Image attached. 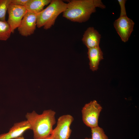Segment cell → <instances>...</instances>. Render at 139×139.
<instances>
[{
  "label": "cell",
  "mask_w": 139,
  "mask_h": 139,
  "mask_svg": "<svg viewBox=\"0 0 139 139\" xmlns=\"http://www.w3.org/2000/svg\"><path fill=\"white\" fill-rule=\"evenodd\" d=\"M63 16L71 21L82 23L87 21L97 7L105 8L101 0H73L67 3Z\"/></svg>",
  "instance_id": "6da1fadb"
},
{
  "label": "cell",
  "mask_w": 139,
  "mask_h": 139,
  "mask_svg": "<svg viewBox=\"0 0 139 139\" xmlns=\"http://www.w3.org/2000/svg\"><path fill=\"white\" fill-rule=\"evenodd\" d=\"M56 112L51 109L44 110L40 114L34 111L25 115L33 133L34 139H45L50 136L56 123Z\"/></svg>",
  "instance_id": "7a4b0ae2"
},
{
  "label": "cell",
  "mask_w": 139,
  "mask_h": 139,
  "mask_svg": "<svg viewBox=\"0 0 139 139\" xmlns=\"http://www.w3.org/2000/svg\"><path fill=\"white\" fill-rule=\"evenodd\" d=\"M67 4L60 0H53L49 5L37 14V27L47 30L54 24L58 15L66 9Z\"/></svg>",
  "instance_id": "3957f363"
},
{
  "label": "cell",
  "mask_w": 139,
  "mask_h": 139,
  "mask_svg": "<svg viewBox=\"0 0 139 139\" xmlns=\"http://www.w3.org/2000/svg\"><path fill=\"white\" fill-rule=\"evenodd\" d=\"M102 108L95 100L86 104L81 110L84 123L91 128L98 126V119Z\"/></svg>",
  "instance_id": "277c9868"
},
{
  "label": "cell",
  "mask_w": 139,
  "mask_h": 139,
  "mask_svg": "<svg viewBox=\"0 0 139 139\" xmlns=\"http://www.w3.org/2000/svg\"><path fill=\"white\" fill-rule=\"evenodd\" d=\"M74 120L73 117L70 114L59 117L50 136L53 139H69L72 132L71 125Z\"/></svg>",
  "instance_id": "5b68a950"
},
{
  "label": "cell",
  "mask_w": 139,
  "mask_h": 139,
  "mask_svg": "<svg viewBox=\"0 0 139 139\" xmlns=\"http://www.w3.org/2000/svg\"><path fill=\"white\" fill-rule=\"evenodd\" d=\"M134 23L127 16H120L114 23V25L121 40L125 42L128 40L133 30Z\"/></svg>",
  "instance_id": "8992f818"
},
{
  "label": "cell",
  "mask_w": 139,
  "mask_h": 139,
  "mask_svg": "<svg viewBox=\"0 0 139 139\" xmlns=\"http://www.w3.org/2000/svg\"><path fill=\"white\" fill-rule=\"evenodd\" d=\"M7 11L8 16L7 22L11 27L12 33H13L20 25L27 11L24 6L16 5L11 3Z\"/></svg>",
  "instance_id": "52a82bcc"
},
{
  "label": "cell",
  "mask_w": 139,
  "mask_h": 139,
  "mask_svg": "<svg viewBox=\"0 0 139 139\" xmlns=\"http://www.w3.org/2000/svg\"><path fill=\"white\" fill-rule=\"evenodd\" d=\"M36 26L37 14L27 11L18 28L20 34L27 37L34 33Z\"/></svg>",
  "instance_id": "ba28073f"
},
{
  "label": "cell",
  "mask_w": 139,
  "mask_h": 139,
  "mask_svg": "<svg viewBox=\"0 0 139 139\" xmlns=\"http://www.w3.org/2000/svg\"><path fill=\"white\" fill-rule=\"evenodd\" d=\"M31 129L28 121L24 120L15 123L6 133L0 134V139H12L21 136L25 131Z\"/></svg>",
  "instance_id": "9c48e42d"
},
{
  "label": "cell",
  "mask_w": 139,
  "mask_h": 139,
  "mask_svg": "<svg viewBox=\"0 0 139 139\" xmlns=\"http://www.w3.org/2000/svg\"><path fill=\"white\" fill-rule=\"evenodd\" d=\"M101 35L93 27L88 28L85 31L82 40L88 49L99 46Z\"/></svg>",
  "instance_id": "30bf717a"
},
{
  "label": "cell",
  "mask_w": 139,
  "mask_h": 139,
  "mask_svg": "<svg viewBox=\"0 0 139 139\" xmlns=\"http://www.w3.org/2000/svg\"><path fill=\"white\" fill-rule=\"evenodd\" d=\"M88 57L90 69L93 71L98 68L100 61L103 59V53L99 46L88 49Z\"/></svg>",
  "instance_id": "8fae6325"
},
{
  "label": "cell",
  "mask_w": 139,
  "mask_h": 139,
  "mask_svg": "<svg viewBox=\"0 0 139 139\" xmlns=\"http://www.w3.org/2000/svg\"><path fill=\"white\" fill-rule=\"evenodd\" d=\"M51 0H29L24 6L27 11L37 14L42 11L44 7L49 4Z\"/></svg>",
  "instance_id": "7c38bea8"
},
{
  "label": "cell",
  "mask_w": 139,
  "mask_h": 139,
  "mask_svg": "<svg viewBox=\"0 0 139 139\" xmlns=\"http://www.w3.org/2000/svg\"><path fill=\"white\" fill-rule=\"evenodd\" d=\"M11 33V27L7 22L0 20V40H6Z\"/></svg>",
  "instance_id": "4fadbf2b"
},
{
  "label": "cell",
  "mask_w": 139,
  "mask_h": 139,
  "mask_svg": "<svg viewBox=\"0 0 139 139\" xmlns=\"http://www.w3.org/2000/svg\"><path fill=\"white\" fill-rule=\"evenodd\" d=\"M91 128L92 135L91 139H108L101 128L98 126Z\"/></svg>",
  "instance_id": "5bb4252c"
},
{
  "label": "cell",
  "mask_w": 139,
  "mask_h": 139,
  "mask_svg": "<svg viewBox=\"0 0 139 139\" xmlns=\"http://www.w3.org/2000/svg\"><path fill=\"white\" fill-rule=\"evenodd\" d=\"M11 0H0V20L5 21L6 11Z\"/></svg>",
  "instance_id": "9a60e30c"
},
{
  "label": "cell",
  "mask_w": 139,
  "mask_h": 139,
  "mask_svg": "<svg viewBox=\"0 0 139 139\" xmlns=\"http://www.w3.org/2000/svg\"><path fill=\"white\" fill-rule=\"evenodd\" d=\"M118 1L120 6V16L126 15V13L125 7V4L126 0H118Z\"/></svg>",
  "instance_id": "2e32d148"
},
{
  "label": "cell",
  "mask_w": 139,
  "mask_h": 139,
  "mask_svg": "<svg viewBox=\"0 0 139 139\" xmlns=\"http://www.w3.org/2000/svg\"><path fill=\"white\" fill-rule=\"evenodd\" d=\"M29 0H11L12 4L21 6H25Z\"/></svg>",
  "instance_id": "e0dca14e"
},
{
  "label": "cell",
  "mask_w": 139,
  "mask_h": 139,
  "mask_svg": "<svg viewBox=\"0 0 139 139\" xmlns=\"http://www.w3.org/2000/svg\"><path fill=\"white\" fill-rule=\"evenodd\" d=\"M15 139H24V137L22 136H21L17 137Z\"/></svg>",
  "instance_id": "ac0fdd59"
},
{
  "label": "cell",
  "mask_w": 139,
  "mask_h": 139,
  "mask_svg": "<svg viewBox=\"0 0 139 139\" xmlns=\"http://www.w3.org/2000/svg\"><path fill=\"white\" fill-rule=\"evenodd\" d=\"M45 139H53L50 136L48 137L45 138Z\"/></svg>",
  "instance_id": "d6986e66"
},
{
  "label": "cell",
  "mask_w": 139,
  "mask_h": 139,
  "mask_svg": "<svg viewBox=\"0 0 139 139\" xmlns=\"http://www.w3.org/2000/svg\"><path fill=\"white\" fill-rule=\"evenodd\" d=\"M85 139H91V138H88L87 137H86L85 138Z\"/></svg>",
  "instance_id": "ffe728a7"
}]
</instances>
